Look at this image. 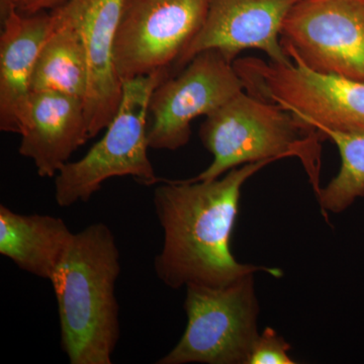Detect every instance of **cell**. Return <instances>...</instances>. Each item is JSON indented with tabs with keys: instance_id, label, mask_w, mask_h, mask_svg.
Segmentation results:
<instances>
[{
	"instance_id": "cell-11",
	"label": "cell",
	"mask_w": 364,
	"mask_h": 364,
	"mask_svg": "<svg viewBox=\"0 0 364 364\" xmlns=\"http://www.w3.org/2000/svg\"><path fill=\"white\" fill-rule=\"evenodd\" d=\"M123 0H66L55 7L77 28L87 62L85 112L95 138L116 116L123 100L124 81L116 65V37Z\"/></svg>"
},
{
	"instance_id": "cell-7",
	"label": "cell",
	"mask_w": 364,
	"mask_h": 364,
	"mask_svg": "<svg viewBox=\"0 0 364 364\" xmlns=\"http://www.w3.org/2000/svg\"><path fill=\"white\" fill-rule=\"evenodd\" d=\"M210 0H123L116 37L122 80L154 72L173 73L205 23Z\"/></svg>"
},
{
	"instance_id": "cell-10",
	"label": "cell",
	"mask_w": 364,
	"mask_h": 364,
	"mask_svg": "<svg viewBox=\"0 0 364 364\" xmlns=\"http://www.w3.org/2000/svg\"><path fill=\"white\" fill-rule=\"evenodd\" d=\"M299 0H210L205 23L177 61L179 72L207 50H217L234 62L244 50L264 52L277 63L291 61L282 42V25Z\"/></svg>"
},
{
	"instance_id": "cell-9",
	"label": "cell",
	"mask_w": 364,
	"mask_h": 364,
	"mask_svg": "<svg viewBox=\"0 0 364 364\" xmlns=\"http://www.w3.org/2000/svg\"><path fill=\"white\" fill-rule=\"evenodd\" d=\"M280 42L314 71L364 81V0H299Z\"/></svg>"
},
{
	"instance_id": "cell-8",
	"label": "cell",
	"mask_w": 364,
	"mask_h": 364,
	"mask_svg": "<svg viewBox=\"0 0 364 364\" xmlns=\"http://www.w3.org/2000/svg\"><path fill=\"white\" fill-rule=\"evenodd\" d=\"M233 63L221 52L207 50L154 88L148 105L151 149L176 151L184 147L196 117L208 116L245 90Z\"/></svg>"
},
{
	"instance_id": "cell-2",
	"label": "cell",
	"mask_w": 364,
	"mask_h": 364,
	"mask_svg": "<svg viewBox=\"0 0 364 364\" xmlns=\"http://www.w3.org/2000/svg\"><path fill=\"white\" fill-rule=\"evenodd\" d=\"M119 247L104 223L73 238L53 275L61 346L71 364H112L119 338Z\"/></svg>"
},
{
	"instance_id": "cell-5",
	"label": "cell",
	"mask_w": 364,
	"mask_h": 364,
	"mask_svg": "<svg viewBox=\"0 0 364 364\" xmlns=\"http://www.w3.org/2000/svg\"><path fill=\"white\" fill-rule=\"evenodd\" d=\"M233 64L247 92L279 105L322 135L364 134V81L320 73L296 60L243 58Z\"/></svg>"
},
{
	"instance_id": "cell-15",
	"label": "cell",
	"mask_w": 364,
	"mask_h": 364,
	"mask_svg": "<svg viewBox=\"0 0 364 364\" xmlns=\"http://www.w3.org/2000/svg\"><path fill=\"white\" fill-rule=\"evenodd\" d=\"M51 16V32L38 57L31 90L61 93L85 102L88 70L80 33L56 9H52Z\"/></svg>"
},
{
	"instance_id": "cell-13",
	"label": "cell",
	"mask_w": 364,
	"mask_h": 364,
	"mask_svg": "<svg viewBox=\"0 0 364 364\" xmlns=\"http://www.w3.org/2000/svg\"><path fill=\"white\" fill-rule=\"evenodd\" d=\"M0 36V130L20 134L38 57L51 32V13L23 14L13 6Z\"/></svg>"
},
{
	"instance_id": "cell-6",
	"label": "cell",
	"mask_w": 364,
	"mask_h": 364,
	"mask_svg": "<svg viewBox=\"0 0 364 364\" xmlns=\"http://www.w3.org/2000/svg\"><path fill=\"white\" fill-rule=\"evenodd\" d=\"M254 274L225 287H186V331L157 363L248 364L259 336Z\"/></svg>"
},
{
	"instance_id": "cell-12",
	"label": "cell",
	"mask_w": 364,
	"mask_h": 364,
	"mask_svg": "<svg viewBox=\"0 0 364 364\" xmlns=\"http://www.w3.org/2000/svg\"><path fill=\"white\" fill-rule=\"evenodd\" d=\"M21 156L32 160L38 176L52 178L90 140L80 98L55 92H32L21 119Z\"/></svg>"
},
{
	"instance_id": "cell-1",
	"label": "cell",
	"mask_w": 364,
	"mask_h": 364,
	"mask_svg": "<svg viewBox=\"0 0 364 364\" xmlns=\"http://www.w3.org/2000/svg\"><path fill=\"white\" fill-rule=\"evenodd\" d=\"M272 162L248 163L213 181H163L155 189L153 203L164 238L154 268L165 286L225 287L257 272L282 277L279 268L239 262L231 249L242 188Z\"/></svg>"
},
{
	"instance_id": "cell-19",
	"label": "cell",
	"mask_w": 364,
	"mask_h": 364,
	"mask_svg": "<svg viewBox=\"0 0 364 364\" xmlns=\"http://www.w3.org/2000/svg\"><path fill=\"white\" fill-rule=\"evenodd\" d=\"M0 6H1V18H4L14 6V0H0Z\"/></svg>"
},
{
	"instance_id": "cell-18",
	"label": "cell",
	"mask_w": 364,
	"mask_h": 364,
	"mask_svg": "<svg viewBox=\"0 0 364 364\" xmlns=\"http://www.w3.org/2000/svg\"><path fill=\"white\" fill-rule=\"evenodd\" d=\"M66 0H14L16 11L23 14H33L53 9Z\"/></svg>"
},
{
	"instance_id": "cell-3",
	"label": "cell",
	"mask_w": 364,
	"mask_h": 364,
	"mask_svg": "<svg viewBox=\"0 0 364 364\" xmlns=\"http://www.w3.org/2000/svg\"><path fill=\"white\" fill-rule=\"evenodd\" d=\"M200 140L213 161L191 181H213L248 163L298 157L315 193L320 174V142L325 136L279 105L244 90L205 117Z\"/></svg>"
},
{
	"instance_id": "cell-4",
	"label": "cell",
	"mask_w": 364,
	"mask_h": 364,
	"mask_svg": "<svg viewBox=\"0 0 364 364\" xmlns=\"http://www.w3.org/2000/svg\"><path fill=\"white\" fill-rule=\"evenodd\" d=\"M168 76L159 71L124 81L123 100L102 140L55 176L59 207L88 202L112 177L131 176L147 186L160 181L148 157V105L154 88Z\"/></svg>"
},
{
	"instance_id": "cell-17",
	"label": "cell",
	"mask_w": 364,
	"mask_h": 364,
	"mask_svg": "<svg viewBox=\"0 0 364 364\" xmlns=\"http://www.w3.org/2000/svg\"><path fill=\"white\" fill-rule=\"evenodd\" d=\"M291 346L272 328L267 327L256 340L248 364H294Z\"/></svg>"
},
{
	"instance_id": "cell-16",
	"label": "cell",
	"mask_w": 364,
	"mask_h": 364,
	"mask_svg": "<svg viewBox=\"0 0 364 364\" xmlns=\"http://www.w3.org/2000/svg\"><path fill=\"white\" fill-rule=\"evenodd\" d=\"M323 136L338 148L341 167L328 186L316 193L323 212L339 214L364 198V134L325 131Z\"/></svg>"
},
{
	"instance_id": "cell-14",
	"label": "cell",
	"mask_w": 364,
	"mask_h": 364,
	"mask_svg": "<svg viewBox=\"0 0 364 364\" xmlns=\"http://www.w3.org/2000/svg\"><path fill=\"white\" fill-rule=\"evenodd\" d=\"M73 236L61 218L0 205V254L41 279H52Z\"/></svg>"
}]
</instances>
